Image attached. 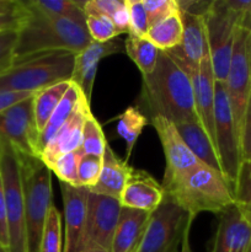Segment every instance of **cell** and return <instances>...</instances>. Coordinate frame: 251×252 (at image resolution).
<instances>
[{
  "instance_id": "6da1fadb",
  "label": "cell",
  "mask_w": 251,
  "mask_h": 252,
  "mask_svg": "<svg viewBox=\"0 0 251 252\" xmlns=\"http://www.w3.org/2000/svg\"><path fill=\"white\" fill-rule=\"evenodd\" d=\"M139 105L148 120L160 116L174 125L199 121L191 79L165 51H160L154 71L143 76Z\"/></svg>"
},
{
  "instance_id": "7a4b0ae2",
  "label": "cell",
  "mask_w": 251,
  "mask_h": 252,
  "mask_svg": "<svg viewBox=\"0 0 251 252\" xmlns=\"http://www.w3.org/2000/svg\"><path fill=\"white\" fill-rule=\"evenodd\" d=\"M91 42L93 39L84 22L44 16L29 10V16L17 31L15 62L48 52L79 53Z\"/></svg>"
},
{
  "instance_id": "3957f363",
  "label": "cell",
  "mask_w": 251,
  "mask_h": 252,
  "mask_svg": "<svg viewBox=\"0 0 251 252\" xmlns=\"http://www.w3.org/2000/svg\"><path fill=\"white\" fill-rule=\"evenodd\" d=\"M164 191L165 197L193 218L202 212L220 214L236 203L233 186L223 172L207 165L180 176Z\"/></svg>"
},
{
  "instance_id": "277c9868",
  "label": "cell",
  "mask_w": 251,
  "mask_h": 252,
  "mask_svg": "<svg viewBox=\"0 0 251 252\" xmlns=\"http://www.w3.org/2000/svg\"><path fill=\"white\" fill-rule=\"evenodd\" d=\"M76 53L48 52L15 62L0 74V90L37 93L61 81L70 80Z\"/></svg>"
},
{
  "instance_id": "5b68a950",
  "label": "cell",
  "mask_w": 251,
  "mask_h": 252,
  "mask_svg": "<svg viewBox=\"0 0 251 252\" xmlns=\"http://www.w3.org/2000/svg\"><path fill=\"white\" fill-rule=\"evenodd\" d=\"M209 57L216 81L225 83L239 27L251 31V19L233 7L230 0H213L203 15Z\"/></svg>"
},
{
  "instance_id": "8992f818",
  "label": "cell",
  "mask_w": 251,
  "mask_h": 252,
  "mask_svg": "<svg viewBox=\"0 0 251 252\" xmlns=\"http://www.w3.org/2000/svg\"><path fill=\"white\" fill-rule=\"evenodd\" d=\"M20 161L24 180L27 248L29 252H39L47 214L53 204L52 171L41 158L20 155Z\"/></svg>"
},
{
  "instance_id": "52a82bcc",
  "label": "cell",
  "mask_w": 251,
  "mask_h": 252,
  "mask_svg": "<svg viewBox=\"0 0 251 252\" xmlns=\"http://www.w3.org/2000/svg\"><path fill=\"white\" fill-rule=\"evenodd\" d=\"M0 176L4 187L9 225V252H29L24 180L16 150L0 142Z\"/></svg>"
},
{
  "instance_id": "ba28073f",
  "label": "cell",
  "mask_w": 251,
  "mask_h": 252,
  "mask_svg": "<svg viewBox=\"0 0 251 252\" xmlns=\"http://www.w3.org/2000/svg\"><path fill=\"white\" fill-rule=\"evenodd\" d=\"M214 142L221 172L231 186H235L241 162L240 134L231 112L225 84L216 81L214 102Z\"/></svg>"
},
{
  "instance_id": "9c48e42d",
  "label": "cell",
  "mask_w": 251,
  "mask_h": 252,
  "mask_svg": "<svg viewBox=\"0 0 251 252\" xmlns=\"http://www.w3.org/2000/svg\"><path fill=\"white\" fill-rule=\"evenodd\" d=\"M189 216L165 197L152 212L135 252H179Z\"/></svg>"
},
{
  "instance_id": "30bf717a",
  "label": "cell",
  "mask_w": 251,
  "mask_h": 252,
  "mask_svg": "<svg viewBox=\"0 0 251 252\" xmlns=\"http://www.w3.org/2000/svg\"><path fill=\"white\" fill-rule=\"evenodd\" d=\"M225 89L231 112L241 134L244 115L251 94V31L239 27L231 54Z\"/></svg>"
},
{
  "instance_id": "8fae6325",
  "label": "cell",
  "mask_w": 251,
  "mask_h": 252,
  "mask_svg": "<svg viewBox=\"0 0 251 252\" xmlns=\"http://www.w3.org/2000/svg\"><path fill=\"white\" fill-rule=\"evenodd\" d=\"M33 96L0 112V142L9 144L20 155L41 158L39 132L33 116Z\"/></svg>"
},
{
  "instance_id": "7c38bea8",
  "label": "cell",
  "mask_w": 251,
  "mask_h": 252,
  "mask_svg": "<svg viewBox=\"0 0 251 252\" xmlns=\"http://www.w3.org/2000/svg\"><path fill=\"white\" fill-rule=\"evenodd\" d=\"M121 209L122 206L118 199L89 192L88 214L81 251L89 248H100L111 252Z\"/></svg>"
},
{
  "instance_id": "4fadbf2b",
  "label": "cell",
  "mask_w": 251,
  "mask_h": 252,
  "mask_svg": "<svg viewBox=\"0 0 251 252\" xmlns=\"http://www.w3.org/2000/svg\"><path fill=\"white\" fill-rule=\"evenodd\" d=\"M150 123L157 133L164 150L165 171L161 184L164 189L182 175L204 165L188 149L174 123L160 116L150 118Z\"/></svg>"
},
{
  "instance_id": "5bb4252c",
  "label": "cell",
  "mask_w": 251,
  "mask_h": 252,
  "mask_svg": "<svg viewBox=\"0 0 251 252\" xmlns=\"http://www.w3.org/2000/svg\"><path fill=\"white\" fill-rule=\"evenodd\" d=\"M212 252H251V212L235 203L219 214Z\"/></svg>"
},
{
  "instance_id": "9a60e30c",
  "label": "cell",
  "mask_w": 251,
  "mask_h": 252,
  "mask_svg": "<svg viewBox=\"0 0 251 252\" xmlns=\"http://www.w3.org/2000/svg\"><path fill=\"white\" fill-rule=\"evenodd\" d=\"M177 63V62H176ZM179 64L187 74L192 83L193 89L194 106L198 120L202 127L208 133L209 138L214 142V102H216V78H214L213 68H212L211 57L207 54L198 66L184 65Z\"/></svg>"
},
{
  "instance_id": "2e32d148",
  "label": "cell",
  "mask_w": 251,
  "mask_h": 252,
  "mask_svg": "<svg viewBox=\"0 0 251 252\" xmlns=\"http://www.w3.org/2000/svg\"><path fill=\"white\" fill-rule=\"evenodd\" d=\"M64 209L63 252H80L85 233L89 189L61 182Z\"/></svg>"
},
{
  "instance_id": "e0dca14e",
  "label": "cell",
  "mask_w": 251,
  "mask_h": 252,
  "mask_svg": "<svg viewBox=\"0 0 251 252\" xmlns=\"http://www.w3.org/2000/svg\"><path fill=\"white\" fill-rule=\"evenodd\" d=\"M90 115V102L84 96L79 102L75 112L42 150L41 160L47 166L51 167L63 155L81 149L84 125L86 118Z\"/></svg>"
},
{
  "instance_id": "ac0fdd59",
  "label": "cell",
  "mask_w": 251,
  "mask_h": 252,
  "mask_svg": "<svg viewBox=\"0 0 251 252\" xmlns=\"http://www.w3.org/2000/svg\"><path fill=\"white\" fill-rule=\"evenodd\" d=\"M123 51H125V43L118 39H112L103 43L93 41L86 48L76 53L70 81L81 89L89 102L93 96L94 83L101 59L112 54L121 53Z\"/></svg>"
},
{
  "instance_id": "d6986e66",
  "label": "cell",
  "mask_w": 251,
  "mask_h": 252,
  "mask_svg": "<svg viewBox=\"0 0 251 252\" xmlns=\"http://www.w3.org/2000/svg\"><path fill=\"white\" fill-rule=\"evenodd\" d=\"M181 16L184 24L181 44L171 51L165 52H167L177 63L196 68L204 57L209 54L203 15L181 11Z\"/></svg>"
},
{
  "instance_id": "ffe728a7",
  "label": "cell",
  "mask_w": 251,
  "mask_h": 252,
  "mask_svg": "<svg viewBox=\"0 0 251 252\" xmlns=\"http://www.w3.org/2000/svg\"><path fill=\"white\" fill-rule=\"evenodd\" d=\"M164 198L165 191L161 184L149 172L133 169L121 194L120 203L126 208L152 213L162 203Z\"/></svg>"
},
{
  "instance_id": "44dd1931",
  "label": "cell",
  "mask_w": 251,
  "mask_h": 252,
  "mask_svg": "<svg viewBox=\"0 0 251 252\" xmlns=\"http://www.w3.org/2000/svg\"><path fill=\"white\" fill-rule=\"evenodd\" d=\"M133 167L128 165L126 160H121L112 148L106 145L102 157V170L97 184L90 189V192L102 196L112 197L120 201L123 189L132 174Z\"/></svg>"
},
{
  "instance_id": "7402d4cb",
  "label": "cell",
  "mask_w": 251,
  "mask_h": 252,
  "mask_svg": "<svg viewBox=\"0 0 251 252\" xmlns=\"http://www.w3.org/2000/svg\"><path fill=\"white\" fill-rule=\"evenodd\" d=\"M150 213L122 207L111 252H135Z\"/></svg>"
},
{
  "instance_id": "603a6c76",
  "label": "cell",
  "mask_w": 251,
  "mask_h": 252,
  "mask_svg": "<svg viewBox=\"0 0 251 252\" xmlns=\"http://www.w3.org/2000/svg\"><path fill=\"white\" fill-rule=\"evenodd\" d=\"M175 126L184 142L186 143L188 149L196 155L197 159L207 166L221 172L216 147L209 138L208 133L202 127L201 122L191 121V122H182Z\"/></svg>"
},
{
  "instance_id": "cb8c5ba5",
  "label": "cell",
  "mask_w": 251,
  "mask_h": 252,
  "mask_svg": "<svg viewBox=\"0 0 251 252\" xmlns=\"http://www.w3.org/2000/svg\"><path fill=\"white\" fill-rule=\"evenodd\" d=\"M182 34H184V24H182L181 11L177 7L171 14L152 25L145 37L159 51H171L181 44Z\"/></svg>"
},
{
  "instance_id": "d4e9b609",
  "label": "cell",
  "mask_w": 251,
  "mask_h": 252,
  "mask_svg": "<svg viewBox=\"0 0 251 252\" xmlns=\"http://www.w3.org/2000/svg\"><path fill=\"white\" fill-rule=\"evenodd\" d=\"M84 93L81 91V89L79 88L76 84H74L71 81L70 88L68 89V91L65 93V95L63 96L62 101L59 102V105L57 106V108L54 110L53 115L49 118L48 123H47L46 128L43 129V132L39 134L38 138V150H39V157H41L42 150L44 149V147L47 145V143L53 138V135L63 127L64 123L71 117L74 112H75L76 107H78L79 102H80L81 98L84 97Z\"/></svg>"
},
{
  "instance_id": "484cf974",
  "label": "cell",
  "mask_w": 251,
  "mask_h": 252,
  "mask_svg": "<svg viewBox=\"0 0 251 252\" xmlns=\"http://www.w3.org/2000/svg\"><path fill=\"white\" fill-rule=\"evenodd\" d=\"M71 81L65 80L57 83L54 85L44 88L42 90L37 91L33 96V116L36 127L38 129L39 134L43 132L48 123L49 118L53 115L54 110L59 102L62 101L63 96L70 88Z\"/></svg>"
},
{
  "instance_id": "4316f807",
  "label": "cell",
  "mask_w": 251,
  "mask_h": 252,
  "mask_svg": "<svg viewBox=\"0 0 251 252\" xmlns=\"http://www.w3.org/2000/svg\"><path fill=\"white\" fill-rule=\"evenodd\" d=\"M149 123L147 116L138 106H129L126 108L117 121V133L126 143V161L128 162L132 155L138 138L142 134L145 126Z\"/></svg>"
},
{
  "instance_id": "83f0119b",
  "label": "cell",
  "mask_w": 251,
  "mask_h": 252,
  "mask_svg": "<svg viewBox=\"0 0 251 252\" xmlns=\"http://www.w3.org/2000/svg\"><path fill=\"white\" fill-rule=\"evenodd\" d=\"M29 10L44 16L64 17L74 21L85 24V1H74V0H29L24 1Z\"/></svg>"
},
{
  "instance_id": "f1b7e54d",
  "label": "cell",
  "mask_w": 251,
  "mask_h": 252,
  "mask_svg": "<svg viewBox=\"0 0 251 252\" xmlns=\"http://www.w3.org/2000/svg\"><path fill=\"white\" fill-rule=\"evenodd\" d=\"M125 52L138 66L142 76L149 75L154 71L159 59L160 51L147 38L128 34L125 41Z\"/></svg>"
},
{
  "instance_id": "f546056e",
  "label": "cell",
  "mask_w": 251,
  "mask_h": 252,
  "mask_svg": "<svg viewBox=\"0 0 251 252\" xmlns=\"http://www.w3.org/2000/svg\"><path fill=\"white\" fill-rule=\"evenodd\" d=\"M39 252H63L62 217L54 204H52L47 214Z\"/></svg>"
},
{
  "instance_id": "4dcf8cb0",
  "label": "cell",
  "mask_w": 251,
  "mask_h": 252,
  "mask_svg": "<svg viewBox=\"0 0 251 252\" xmlns=\"http://www.w3.org/2000/svg\"><path fill=\"white\" fill-rule=\"evenodd\" d=\"M106 145H107V140L102 132V127L95 118V116L91 113L86 118L85 125H84L81 152L83 154L103 157Z\"/></svg>"
},
{
  "instance_id": "1f68e13d",
  "label": "cell",
  "mask_w": 251,
  "mask_h": 252,
  "mask_svg": "<svg viewBox=\"0 0 251 252\" xmlns=\"http://www.w3.org/2000/svg\"><path fill=\"white\" fill-rule=\"evenodd\" d=\"M29 16V10L24 1L0 0V32L19 31Z\"/></svg>"
},
{
  "instance_id": "d6a6232c",
  "label": "cell",
  "mask_w": 251,
  "mask_h": 252,
  "mask_svg": "<svg viewBox=\"0 0 251 252\" xmlns=\"http://www.w3.org/2000/svg\"><path fill=\"white\" fill-rule=\"evenodd\" d=\"M81 157H83L81 149L68 153V154L59 158L49 169L57 175L61 182H64V184H68L74 187H80L78 180V167Z\"/></svg>"
},
{
  "instance_id": "836d02e7",
  "label": "cell",
  "mask_w": 251,
  "mask_h": 252,
  "mask_svg": "<svg viewBox=\"0 0 251 252\" xmlns=\"http://www.w3.org/2000/svg\"><path fill=\"white\" fill-rule=\"evenodd\" d=\"M86 29H88L89 34L94 42H108L115 39L116 37L120 36L121 33L116 29L115 24L112 22L111 17L101 14H89L86 15L85 19Z\"/></svg>"
},
{
  "instance_id": "e575fe53",
  "label": "cell",
  "mask_w": 251,
  "mask_h": 252,
  "mask_svg": "<svg viewBox=\"0 0 251 252\" xmlns=\"http://www.w3.org/2000/svg\"><path fill=\"white\" fill-rule=\"evenodd\" d=\"M102 170V157L83 154L78 167L79 186L85 187L90 191L100 179Z\"/></svg>"
},
{
  "instance_id": "d590c367",
  "label": "cell",
  "mask_w": 251,
  "mask_h": 252,
  "mask_svg": "<svg viewBox=\"0 0 251 252\" xmlns=\"http://www.w3.org/2000/svg\"><path fill=\"white\" fill-rule=\"evenodd\" d=\"M129 11V32L128 34L137 37H145L149 30L147 10L144 0H125Z\"/></svg>"
},
{
  "instance_id": "8d00e7d4",
  "label": "cell",
  "mask_w": 251,
  "mask_h": 252,
  "mask_svg": "<svg viewBox=\"0 0 251 252\" xmlns=\"http://www.w3.org/2000/svg\"><path fill=\"white\" fill-rule=\"evenodd\" d=\"M17 46V31L0 32V74L9 70L15 64Z\"/></svg>"
},
{
  "instance_id": "74e56055",
  "label": "cell",
  "mask_w": 251,
  "mask_h": 252,
  "mask_svg": "<svg viewBox=\"0 0 251 252\" xmlns=\"http://www.w3.org/2000/svg\"><path fill=\"white\" fill-rule=\"evenodd\" d=\"M234 194L236 203L239 204H248L251 199V160L241 162L234 186Z\"/></svg>"
},
{
  "instance_id": "f35d334b",
  "label": "cell",
  "mask_w": 251,
  "mask_h": 252,
  "mask_svg": "<svg viewBox=\"0 0 251 252\" xmlns=\"http://www.w3.org/2000/svg\"><path fill=\"white\" fill-rule=\"evenodd\" d=\"M144 6L147 10L150 26L164 19L165 16L171 14L174 10L179 7L176 0H144Z\"/></svg>"
},
{
  "instance_id": "ab89813d",
  "label": "cell",
  "mask_w": 251,
  "mask_h": 252,
  "mask_svg": "<svg viewBox=\"0 0 251 252\" xmlns=\"http://www.w3.org/2000/svg\"><path fill=\"white\" fill-rule=\"evenodd\" d=\"M241 144V159L243 161L251 160V94L249 97L248 106H246L245 115H244L243 127L240 134Z\"/></svg>"
},
{
  "instance_id": "60d3db41",
  "label": "cell",
  "mask_w": 251,
  "mask_h": 252,
  "mask_svg": "<svg viewBox=\"0 0 251 252\" xmlns=\"http://www.w3.org/2000/svg\"><path fill=\"white\" fill-rule=\"evenodd\" d=\"M123 1L125 0H90L84 4V12L85 16L89 14H101L112 17Z\"/></svg>"
},
{
  "instance_id": "b9f144b4",
  "label": "cell",
  "mask_w": 251,
  "mask_h": 252,
  "mask_svg": "<svg viewBox=\"0 0 251 252\" xmlns=\"http://www.w3.org/2000/svg\"><path fill=\"white\" fill-rule=\"evenodd\" d=\"M0 245L9 250V225H7L6 203H5L1 176H0Z\"/></svg>"
},
{
  "instance_id": "7bdbcfd3",
  "label": "cell",
  "mask_w": 251,
  "mask_h": 252,
  "mask_svg": "<svg viewBox=\"0 0 251 252\" xmlns=\"http://www.w3.org/2000/svg\"><path fill=\"white\" fill-rule=\"evenodd\" d=\"M36 93H21V91L0 90V112L21 101L32 97Z\"/></svg>"
},
{
  "instance_id": "ee69618b",
  "label": "cell",
  "mask_w": 251,
  "mask_h": 252,
  "mask_svg": "<svg viewBox=\"0 0 251 252\" xmlns=\"http://www.w3.org/2000/svg\"><path fill=\"white\" fill-rule=\"evenodd\" d=\"M111 20L121 33L129 32V11H128L126 1H123V4L118 7L117 11L111 17Z\"/></svg>"
},
{
  "instance_id": "f6af8a7d",
  "label": "cell",
  "mask_w": 251,
  "mask_h": 252,
  "mask_svg": "<svg viewBox=\"0 0 251 252\" xmlns=\"http://www.w3.org/2000/svg\"><path fill=\"white\" fill-rule=\"evenodd\" d=\"M193 220H194L193 217L189 216L188 221H187L186 224V229H185L184 236H182L181 246H180L179 252H193L191 248V241H189V235H191V228H192V224H193Z\"/></svg>"
},
{
  "instance_id": "bcb514c9",
  "label": "cell",
  "mask_w": 251,
  "mask_h": 252,
  "mask_svg": "<svg viewBox=\"0 0 251 252\" xmlns=\"http://www.w3.org/2000/svg\"><path fill=\"white\" fill-rule=\"evenodd\" d=\"M80 252H110V251H106V250H103V249H100V248H89V249H85V250H83Z\"/></svg>"
},
{
  "instance_id": "7dc6e473",
  "label": "cell",
  "mask_w": 251,
  "mask_h": 252,
  "mask_svg": "<svg viewBox=\"0 0 251 252\" xmlns=\"http://www.w3.org/2000/svg\"><path fill=\"white\" fill-rule=\"evenodd\" d=\"M241 206H244V207H246V208L249 209V211L251 212V199L250 201H249V203L248 204H241Z\"/></svg>"
},
{
  "instance_id": "c3c4849f",
  "label": "cell",
  "mask_w": 251,
  "mask_h": 252,
  "mask_svg": "<svg viewBox=\"0 0 251 252\" xmlns=\"http://www.w3.org/2000/svg\"><path fill=\"white\" fill-rule=\"evenodd\" d=\"M0 252H9V250H7V249H5L2 245H0Z\"/></svg>"
}]
</instances>
